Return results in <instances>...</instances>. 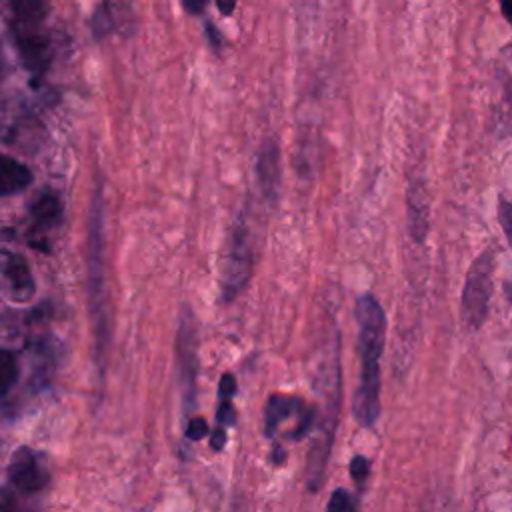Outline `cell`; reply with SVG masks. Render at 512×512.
Wrapping results in <instances>:
<instances>
[{"label":"cell","instance_id":"obj_6","mask_svg":"<svg viewBox=\"0 0 512 512\" xmlns=\"http://www.w3.org/2000/svg\"><path fill=\"white\" fill-rule=\"evenodd\" d=\"M8 478L12 486L30 494L42 490L48 484L50 472L46 468L44 458L38 452H34L28 446H20L18 450H14L10 458Z\"/></svg>","mask_w":512,"mask_h":512},{"label":"cell","instance_id":"obj_2","mask_svg":"<svg viewBox=\"0 0 512 512\" xmlns=\"http://www.w3.org/2000/svg\"><path fill=\"white\" fill-rule=\"evenodd\" d=\"M320 392H322V412L318 422V434L314 438L310 458H308V484L312 490L322 482L324 468L330 456L334 428L338 418L340 404V364H338V338L334 340L328 358L324 360L320 374Z\"/></svg>","mask_w":512,"mask_h":512},{"label":"cell","instance_id":"obj_14","mask_svg":"<svg viewBox=\"0 0 512 512\" xmlns=\"http://www.w3.org/2000/svg\"><path fill=\"white\" fill-rule=\"evenodd\" d=\"M326 512H354L352 496H350L344 488L334 490L332 496H330V500H328Z\"/></svg>","mask_w":512,"mask_h":512},{"label":"cell","instance_id":"obj_1","mask_svg":"<svg viewBox=\"0 0 512 512\" xmlns=\"http://www.w3.org/2000/svg\"><path fill=\"white\" fill-rule=\"evenodd\" d=\"M358 324V386L352 398V414L360 426H372L380 416V360L384 352L386 316L374 294L356 300Z\"/></svg>","mask_w":512,"mask_h":512},{"label":"cell","instance_id":"obj_12","mask_svg":"<svg viewBox=\"0 0 512 512\" xmlns=\"http://www.w3.org/2000/svg\"><path fill=\"white\" fill-rule=\"evenodd\" d=\"M60 212L62 208L54 194H42L32 204V218H34V224H38L40 228L54 226L60 218Z\"/></svg>","mask_w":512,"mask_h":512},{"label":"cell","instance_id":"obj_3","mask_svg":"<svg viewBox=\"0 0 512 512\" xmlns=\"http://www.w3.org/2000/svg\"><path fill=\"white\" fill-rule=\"evenodd\" d=\"M492 272L494 256L486 250L472 262L466 274L462 288V320L470 330L480 328L486 320L492 296Z\"/></svg>","mask_w":512,"mask_h":512},{"label":"cell","instance_id":"obj_11","mask_svg":"<svg viewBox=\"0 0 512 512\" xmlns=\"http://www.w3.org/2000/svg\"><path fill=\"white\" fill-rule=\"evenodd\" d=\"M408 218H410V232L412 236L422 242V238L426 236L428 230V200L424 194V188L420 184H416V188H410L408 194Z\"/></svg>","mask_w":512,"mask_h":512},{"label":"cell","instance_id":"obj_21","mask_svg":"<svg viewBox=\"0 0 512 512\" xmlns=\"http://www.w3.org/2000/svg\"><path fill=\"white\" fill-rule=\"evenodd\" d=\"M224 442H226V432H224V428H222V426H218V428L214 430V434H212V442H210V446H212L214 450H220V448L224 446Z\"/></svg>","mask_w":512,"mask_h":512},{"label":"cell","instance_id":"obj_19","mask_svg":"<svg viewBox=\"0 0 512 512\" xmlns=\"http://www.w3.org/2000/svg\"><path fill=\"white\" fill-rule=\"evenodd\" d=\"M236 392V380L232 374H222L220 378V386H218V394L222 400H230Z\"/></svg>","mask_w":512,"mask_h":512},{"label":"cell","instance_id":"obj_18","mask_svg":"<svg viewBox=\"0 0 512 512\" xmlns=\"http://www.w3.org/2000/svg\"><path fill=\"white\" fill-rule=\"evenodd\" d=\"M206 432H208V424L204 418H192L186 426V436L190 440H200L202 436H206Z\"/></svg>","mask_w":512,"mask_h":512},{"label":"cell","instance_id":"obj_15","mask_svg":"<svg viewBox=\"0 0 512 512\" xmlns=\"http://www.w3.org/2000/svg\"><path fill=\"white\" fill-rule=\"evenodd\" d=\"M0 512H32L26 504L12 492L0 486Z\"/></svg>","mask_w":512,"mask_h":512},{"label":"cell","instance_id":"obj_10","mask_svg":"<svg viewBox=\"0 0 512 512\" xmlns=\"http://www.w3.org/2000/svg\"><path fill=\"white\" fill-rule=\"evenodd\" d=\"M310 408H306L298 398L292 396H272L264 408V428L266 434L272 436L274 430L288 418L304 416Z\"/></svg>","mask_w":512,"mask_h":512},{"label":"cell","instance_id":"obj_9","mask_svg":"<svg viewBox=\"0 0 512 512\" xmlns=\"http://www.w3.org/2000/svg\"><path fill=\"white\" fill-rule=\"evenodd\" d=\"M280 156L274 142H264L260 156H258V182L262 188V194L270 200L276 198L278 184H280Z\"/></svg>","mask_w":512,"mask_h":512},{"label":"cell","instance_id":"obj_8","mask_svg":"<svg viewBox=\"0 0 512 512\" xmlns=\"http://www.w3.org/2000/svg\"><path fill=\"white\" fill-rule=\"evenodd\" d=\"M32 184V172L26 164L0 152V198L14 196Z\"/></svg>","mask_w":512,"mask_h":512},{"label":"cell","instance_id":"obj_5","mask_svg":"<svg viewBox=\"0 0 512 512\" xmlns=\"http://www.w3.org/2000/svg\"><path fill=\"white\" fill-rule=\"evenodd\" d=\"M36 294V282L28 262L12 252L0 248V298L10 304H26Z\"/></svg>","mask_w":512,"mask_h":512},{"label":"cell","instance_id":"obj_22","mask_svg":"<svg viewBox=\"0 0 512 512\" xmlns=\"http://www.w3.org/2000/svg\"><path fill=\"white\" fill-rule=\"evenodd\" d=\"M502 12H504L506 20L512 24V2H504V4H502Z\"/></svg>","mask_w":512,"mask_h":512},{"label":"cell","instance_id":"obj_4","mask_svg":"<svg viewBox=\"0 0 512 512\" xmlns=\"http://www.w3.org/2000/svg\"><path fill=\"white\" fill-rule=\"evenodd\" d=\"M220 270V292L222 300L228 302L242 292L250 278V248L242 226H236L232 230Z\"/></svg>","mask_w":512,"mask_h":512},{"label":"cell","instance_id":"obj_20","mask_svg":"<svg viewBox=\"0 0 512 512\" xmlns=\"http://www.w3.org/2000/svg\"><path fill=\"white\" fill-rule=\"evenodd\" d=\"M218 422L222 426H230L234 422V408L230 404V400H222L218 406Z\"/></svg>","mask_w":512,"mask_h":512},{"label":"cell","instance_id":"obj_13","mask_svg":"<svg viewBox=\"0 0 512 512\" xmlns=\"http://www.w3.org/2000/svg\"><path fill=\"white\" fill-rule=\"evenodd\" d=\"M18 372L20 368L16 356L8 350H0V398L6 396L10 388L16 384Z\"/></svg>","mask_w":512,"mask_h":512},{"label":"cell","instance_id":"obj_7","mask_svg":"<svg viewBox=\"0 0 512 512\" xmlns=\"http://www.w3.org/2000/svg\"><path fill=\"white\" fill-rule=\"evenodd\" d=\"M16 44H18V52L24 60V64L30 70H44L50 62V48L46 38L40 32L30 30V24L22 22V28H18L16 32Z\"/></svg>","mask_w":512,"mask_h":512},{"label":"cell","instance_id":"obj_16","mask_svg":"<svg viewBox=\"0 0 512 512\" xmlns=\"http://www.w3.org/2000/svg\"><path fill=\"white\" fill-rule=\"evenodd\" d=\"M498 220H500L502 232L506 234L508 244L512 246V202H508L506 198L498 200Z\"/></svg>","mask_w":512,"mask_h":512},{"label":"cell","instance_id":"obj_23","mask_svg":"<svg viewBox=\"0 0 512 512\" xmlns=\"http://www.w3.org/2000/svg\"><path fill=\"white\" fill-rule=\"evenodd\" d=\"M504 292H506V298H508V302L512 304V284H510V282H506V288H504Z\"/></svg>","mask_w":512,"mask_h":512},{"label":"cell","instance_id":"obj_17","mask_svg":"<svg viewBox=\"0 0 512 512\" xmlns=\"http://www.w3.org/2000/svg\"><path fill=\"white\" fill-rule=\"evenodd\" d=\"M368 470H370V462L364 458V456H354L352 462H350V474L352 478L356 480L358 486L364 484L366 476H368Z\"/></svg>","mask_w":512,"mask_h":512}]
</instances>
